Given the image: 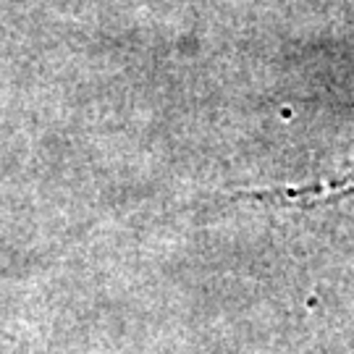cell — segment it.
Wrapping results in <instances>:
<instances>
[{"instance_id": "obj_1", "label": "cell", "mask_w": 354, "mask_h": 354, "mask_svg": "<svg viewBox=\"0 0 354 354\" xmlns=\"http://www.w3.org/2000/svg\"><path fill=\"white\" fill-rule=\"evenodd\" d=\"M344 184H346V187H354V176H349V178H346V181H342L339 187H344Z\"/></svg>"}]
</instances>
